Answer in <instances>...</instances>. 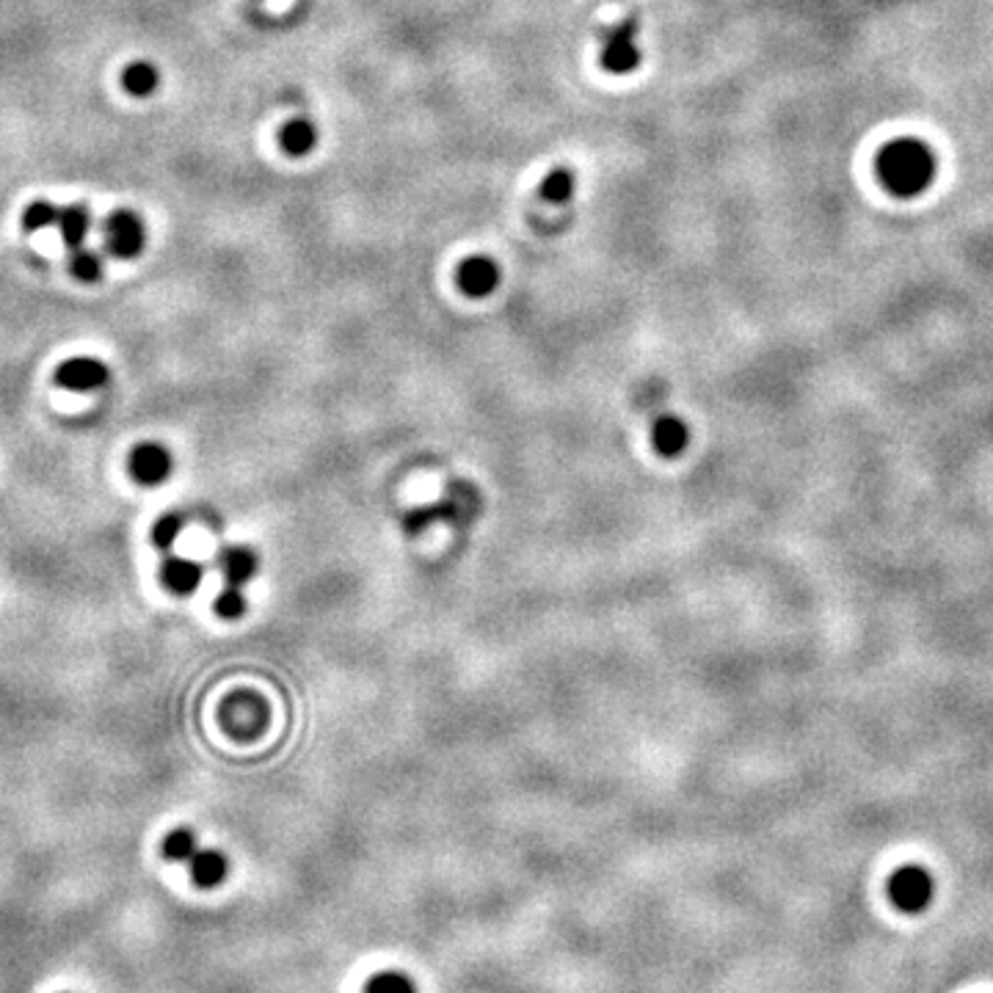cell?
Masks as SVG:
<instances>
[{
	"mask_svg": "<svg viewBox=\"0 0 993 993\" xmlns=\"http://www.w3.org/2000/svg\"><path fill=\"white\" fill-rule=\"evenodd\" d=\"M436 508H439V522L467 525L469 519L478 514L480 497L472 483H467V480H453L450 489H447L445 500H439Z\"/></svg>",
	"mask_w": 993,
	"mask_h": 993,
	"instance_id": "cell-9",
	"label": "cell"
},
{
	"mask_svg": "<svg viewBox=\"0 0 993 993\" xmlns=\"http://www.w3.org/2000/svg\"><path fill=\"white\" fill-rule=\"evenodd\" d=\"M105 252L116 260H136L147 246V227L133 210H114L103 224Z\"/></svg>",
	"mask_w": 993,
	"mask_h": 993,
	"instance_id": "cell-2",
	"label": "cell"
},
{
	"mask_svg": "<svg viewBox=\"0 0 993 993\" xmlns=\"http://www.w3.org/2000/svg\"><path fill=\"white\" fill-rule=\"evenodd\" d=\"M69 271L78 282H100L105 274V260L103 254L94 252L89 246H80V249H72V257H69Z\"/></svg>",
	"mask_w": 993,
	"mask_h": 993,
	"instance_id": "cell-17",
	"label": "cell"
},
{
	"mask_svg": "<svg viewBox=\"0 0 993 993\" xmlns=\"http://www.w3.org/2000/svg\"><path fill=\"white\" fill-rule=\"evenodd\" d=\"M878 177L894 196H919L933 185L936 155L919 138H897L880 149Z\"/></svg>",
	"mask_w": 993,
	"mask_h": 993,
	"instance_id": "cell-1",
	"label": "cell"
},
{
	"mask_svg": "<svg viewBox=\"0 0 993 993\" xmlns=\"http://www.w3.org/2000/svg\"><path fill=\"white\" fill-rule=\"evenodd\" d=\"M108 378L111 370L94 356H72L56 367V384L69 392H97L108 384Z\"/></svg>",
	"mask_w": 993,
	"mask_h": 993,
	"instance_id": "cell-6",
	"label": "cell"
},
{
	"mask_svg": "<svg viewBox=\"0 0 993 993\" xmlns=\"http://www.w3.org/2000/svg\"><path fill=\"white\" fill-rule=\"evenodd\" d=\"M127 472L138 486L155 489L160 483H166L174 472V458L169 447H163L160 442H141L127 456Z\"/></svg>",
	"mask_w": 993,
	"mask_h": 993,
	"instance_id": "cell-4",
	"label": "cell"
},
{
	"mask_svg": "<svg viewBox=\"0 0 993 993\" xmlns=\"http://www.w3.org/2000/svg\"><path fill=\"white\" fill-rule=\"evenodd\" d=\"M889 897L900 911H908V914L925 911L930 900H933V878H930V872L922 867L897 869L889 880Z\"/></svg>",
	"mask_w": 993,
	"mask_h": 993,
	"instance_id": "cell-5",
	"label": "cell"
},
{
	"mask_svg": "<svg viewBox=\"0 0 993 993\" xmlns=\"http://www.w3.org/2000/svg\"><path fill=\"white\" fill-rule=\"evenodd\" d=\"M58 213H61V207H56L53 202H47V199H36V202H31V205L23 210V227L28 229V232L56 227Z\"/></svg>",
	"mask_w": 993,
	"mask_h": 993,
	"instance_id": "cell-20",
	"label": "cell"
},
{
	"mask_svg": "<svg viewBox=\"0 0 993 993\" xmlns=\"http://www.w3.org/2000/svg\"><path fill=\"white\" fill-rule=\"evenodd\" d=\"M458 290L469 298H486L491 296L497 285H500V265L494 263L486 254H472L464 263L458 265L456 274Z\"/></svg>",
	"mask_w": 993,
	"mask_h": 993,
	"instance_id": "cell-7",
	"label": "cell"
},
{
	"mask_svg": "<svg viewBox=\"0 0 993 993\" xmlns=\"http://www.w3.org/2000/svg\"><path fill=\"white\" fill-rule=\"evenodd\" d=\"M188 867H191V878L199 889H216L218 883H224L227 878L229 861L221 850H196Z\"/></svg>",
	"mask_w": 993,
	"mask_h": 993,
	"instance_id": "cell-13",
	"label": "cell"
},
{
	"mask_svg": "<svg viewBox=\"0 0 993 993\" xmlns=\"http://www.w3.org/2000/svg\"><path fill=\"white\" fill-rule=\"evenodd\" d=\"M202 580H205V566L191 558L166 555L163 566H160V583L174 596L194 594L196 588L202 585Z\"/></svg>",
	"mask_w": 993,
	"mask_h": 993,
	"instance_id": "cell-8",
	"label": "cell"
},
{
	"mask_svg": "<svg viewBox=\"0 0 993 993\" xmlns=\"http://www.w3.org/2000/svg\"><path fill=\"white\" fill-rule=\"evenodd\" d=\"M574 191H577V177L566 166L552 169L541 183V199L549 205H566V202H571Z\"/></svg>",
	"mask_w": 993,
	"mask_h": 993,
	"instance_id": "cell-16",
	"label": "cell"
},
{
	"mask_svg": "<svg viewBox=\"0 0 993 993\" xmlns=\"http://www.w3.org/2000/svg\"><path fill=\"white\" fill-rule=\"evenodd\" d=\"M216 563H218V571L224 574V580H227L229 585H240V588L249 583V580H254L257 566H260V563H257V555H254V549L243 547V544H229V547L221 549Z\"/></svg>",
	"mask_w": 993,
	"mask_h": 993,
	"instance_id": "cell-11",
	"label": "cell"
},
{
	"mask_svg": "<svg viewBox=\"0 0 993 993\" xmlns=\"http://www.w3.org/2000/svg\"><path fill=\"white\" fill-rule=\"evenodd\" d=\"M246 596H243V588L240 585H229L224 591H218L216 602H213V610H216L218 618L224 621H238L243 613H246Z\"/></svg>",
	"mask_w": 993,
	"mask_h": 993,
	"instance_id": "cell-21",
	"label": "cell"
},
{
	"mask_svg": "<svg viewBox=\"0 0 993 993\" xmlns=\"http://www.w3.org/2000/svg\"><path fill=\"white\" fill-rule=\"evenodd\" d=\"M183 527H185V519L177 514V511H169V514L158 516V519L152 522V530H149L152 547H158L160 552H169V549L177 544V538L183 533Z\"/></svg>",
	"mask_w": 993,
	"mask_h": 993,
	"instance_id": "cell-18",
	"label": "cell"
},
{
	"mask_svg": "<svg viewBox=\"0 0 993 993\" xmlns=\"http://www.w3.org/2000/svg\"><path fill=\"white\" fill-rule=\"evenodd\" d=\"M196 850H199V842H196L194 831H188V828H174L163 839V856L169 861H185L188 864Z\"/></svg>",
	"mask_w": 993,
	"mask_h": 993,
	"instance_id": "cell-19",
	"label": "cell"
},
{
	"mask_svg": "<svg viewBox=\"0 0 993 993\" xmlns=\"http://www.w3.org/2000/svg\"><path fill=\"white\" fill-rule=\"evenodd\" d=\"M160 86V72L152 61H133L127 64L125 72H122V89H125L130 97H138V100H147L152 94L158 92Z\"/></svg>",
	"mask_w": 993,
	"mask_h": 993,
	"instance_id": "cell-15",
	"label": "cell"
},
{
	"mask_svg": "<svg viewBox=\"0 0 993 993\" xmlns=\"http://www.w3.org/2000/svg\"><path fill=\"white\" fill-rule=\"evenodd\" d=\"M318 125L312 119H290L282 130H279V147L285 149L290 158H304L312 149L318 147Z\"/></svg>",
	"mask_w": 993,
	"mask_h": 993,
	"instance_id": "cell-12",
	"label": "cell"
},
{
	"mask_svg": "<svg viewBox=\"0 0 993 993\" xmlns=\"http://www.w3.org/2000/svg\"><path fill=\"white\" fill-rule=\"evenodd\" d=\"M643 61V47L638 39V23L624 20L618 23L605 39L602 47V67L610 75H632Z\"/></svg>",
	"mask_w": 993,
	"mask_h": 993,
	"instance_id": "cell-3",
	"label": "cell"
},
{
	"mask_svg": "<svg viewBox=\"0 0 993 993\" xmlns=\"http://www.w3.org/2000/svg\"><path fill=\"white\" fill-rule=\"evenodd\" d=\"M56 227L61 232V240L67 243V249H80L92 232V213L83 205L61 207Z\"/></svg>",
	"mask_w": 993,
	"mask_h": 993,
	"instance_id": "cell-14",
	"label": "cell"
},
{
	"mask_svg": "<svg viewBox=\"0 0 993 993\" xmlns=\"http://www.w3.org/2000/svg\"><path fill=\"white\" fill-rule=\"evenodd\" d=\"M400 522H403V530H406L409 536H420L423 530H428L434 522H439V508H436V503L423 505V508H411V511L403 514Z\"/></svg>",
	"mask_w": 993,
	"mask_h": 993,
	"instance_id": "cell-23",
	"label": "cell"
},
{
	"mask_svg": "<svg viewBox=\"0 0 993 993\" xmlns=\"http://www.w3.org/2000/svg\"><path fill=\"white\" fill-rule=\"evenodd\" d=\"M365 993H417V988L403 971H381L367 982Z\"/></svg>",
	"mask_w": 993,
	"mask_h": 993,
	"instance_id": "cell-22",
	"label": "cell"
},
{
	"mask_svg": "<svg viewBox=\"0 0 993 993\" xmlns=\"http://www.w3.org/2000/svg\"><path fill=\"white\" fill-rule=\"evenodd\" d=\"M690 442V428L676 414H662L651 425V447L662 458L682 456Z\"/></svg>",
	"mask_w": 993,
	"mask_h": 993,
	"instance_id": "cell-10",
	"label": "cell"
}]
</instances>
